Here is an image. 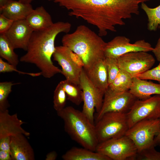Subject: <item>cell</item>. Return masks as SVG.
Instances as JSON below:
<instances>
[{
  "label": "cell",
  "mask_w": 160,
  "mask_h": 160,
  "mask_svg": "<svg viewBox=\"0 0 160 160\" xmlns=\"http://www.w3.org/2000/svg\"><path fill=\"white\" fill-rule=\"evenodd\" d=\"M15 48L5 33L0 34V56L9 63L16 66L20 60Z\"/></svg>",
  "instance_id": "cell-23"
},
{
  "label": "cell",
  "mask_w": 160,
  "mask_h": 160,
  "mask_svg": "<svg viewBox=\"0 0 160 160\" xmlns=\"http://www.w3.org/2000/svg\"><path fill=\"white\" fill-rule=\"evenodd\" d=\"M64 160H111L107 156L86 148L73 147L62 156Z\"/></svg>",
  "instance_id": "cell-21"
},
{
  "label": "cell",
  "mask_w": 160,
  "mask_h": 160,
  "mask_svg": "<svg viewBox=\"0 0 160 160\" xmlns=\"http://www.w3.org/2000/svg\"><path fill=\"white\" fill-rule=\"evenodd\" d=\"M136 77L141 79L156 81L160 84V62L157 66L137 75Z\"/></svg>",
  "instance_id": "cell-31"
},
{
  "label": "cell",
  "mask_w": 160,
  "mask_h": 160,
  "mask_svg": "<svg viewBox=\"0 0 160 160\" xmlns=\"http://www.w3.org/2000/svg\"><path fill=\"white\" fill-rule=\"evenodd\" d=\"M24 135L20 134L11 137V156L12 160H34L33 149Z\"/></svg>",
  "instance_id": "cell-16"
},
{
  "label": "cell",
  "mask_w": 160,
  "mask_h": 160,
  "mask_svg": "<svg viewBox=\"0 0 160 160\" xmlns=\"http://www.w3.org/2000/svg\"><path fill=\"white\" fill-rule=\"evenodd\" d=\"M152 52L158 61L160 62V35L156 45Z\"/></svg>",
  "instance_id": "cell-34"
},
{
  "label": "cell",
  "mask_w": 160,
  "mask_h": 160,
  "mask_svg": "<svg viewBox=\"0 0 160 160\" xmlns=\"http://www.w3.org/2000/svg\"><path fill=\"white\" fill-rule=\"evenodd\" d=\"M16 72L20 74H26L32 77H37L41 75L40 72L38 73H28L20 71L17 70L15 66L0 58V73H4L7 72Z\"/></svg>",
  "instance_id": "cell-30"
},
{
  "label": "cell",
  "mask_w": 160,
  "mask_h": 160,
  "mask_svg": "<svg viewBox=\"0 0 160 160\" xmlns=\"http://www.w3.org/2000/svg\"><path fill=\"white\" fill-rule=\"evenodd\" d=\"M73 51L64 46L55 47L53 55L54 60L57 62L62 68V73L65 79L77 85L79 84L80 76L83 68L74 60Z\"/></svg>",
  "instance_id": "cell-13"
},
{
  "label": "cell",
  "mask_w": 160,
  "mask_h": 160,
  "mask_svg": "<svg viewBox=\"0 0 160 160\" xmlns=\"http://www.w3.org/2000/svg\"><path fill=\"white\" fill-rule=\"evenodd\" d=\"M83 92V105L82 111L90 121L94 124V113L100 111L104 92L95 86L88 78L83 68L80 75L79 84Z\"/></svg>",
  "instance_id": "cell-8"
},
{
  "label": "cell",
  "mask_w": 160,
  "mask_h": 160,
  "mask_svg": "<svg viewBox=\"0 0 160 160\" xmlns=\"http://www.w3.org/2000/svg\"><path fill=\"white\" fill-rule=\"evenodd\" d=\"M25 20L33 31L46 29L54 23L51 15L42 6L33 9Z\"/></svg>",
  "instance_id": "cell-20"
},
{
  "label": "cell",
  "mask_w": 160,
  "mask_h": 160,
  "mask_svg": "<svg viewBox=\"0 0 160 160\" xmlns=\"http://www.w3.org/2000/svg\"><path fill=\"white\" fill-rule=\"evenodd\" d=\"M133 79L128 73L120 69L115 79L108 85V89L116 93L129 91L132 86Z\"/></svg>",
  "instance_id": "cell-22"
},
{
  "label": "cell",
  "mask_w": 160,
  "mask_h": 160,
  "mask_svg": "<svg viewBox=\"0 0 160 160\" xmlns=\"http://www.w3.org/2000/svg\"><path fill=\"white\" fill-rule=\"evenodd\" d=\"M33 9L31 4L10 0L0 11L1 14L15 21L25 20Z\"/></svg>",
  "instance_id": "cell-18"
},
{
  "label": "cell",
  "mask_w": 160,
  "mask_h": 160,
  "mask_svg": "<svg viewBox=\"0 0 160 160\" xmlns=\"http://www.w3.org/2000/svg\"><path fill=\"white\" fill-rule=\"evenodd\" d=\"M150 44L144 39L130 43V39L124 36H118L106 42L104 54L105 57L118 58L125 54L133 52L152 51Z\"/></svg>",
  "instance_id": "cell-11"
},
{
  "label": "cell",
  "mask_w": 160,
  "mask_h": 160,
  "mask_svg": "<svg viewBox=\"0 0 160 160\" xmlns=\"http://www.w3.org/2000/svg\"><path fill=\"white\" fill-rule=\"evenodd\" d=\"M60 82L66 93L67 99L76 105H80L83 101V92L79 85L66 79Z\"/></svg>",
  "instance_id": "cell-24"
},
{
  "label": "cell",
  "mask_w": 160,
  "mask_h": 160,
  "mask_svg": "<svg viewBox=\"0 0 160 160\" xmlns=\"http://www.w3.org/2000/svg\"><path fill=\"white\" fill-rule=\"evenodd\" d=\"M71 27L68 22L58 21L46 29L33 31L26 52L20 61L35 65L45 78H50L61 73V70L54 65L52 60L55 49V40L60 33L69 32Z\"/></svg>",
  "instance_id": "cell-2"
},
{
  "label": "cell",
  "mask_w": 160,
  "mask_h": 160,
  "mask_svg": "<svg viewBox=\"0 0 160 160\" xmlns=\"http://www.w3.org/2000/svg\"><path fill=\"white\" fill-rule=\"evenodd\" d=\"M95 127L99 143L123 137L129 128L127 113H106L96 121Z\"/></svg>",
  "instance_id": "cell-5"
},
{
  "label": "cell",
  "mask_w": 160,
  "mask_h": 160,
  "mask_svg": "<svg viewBox=\"0 0 160 160\" xmlns=\"http://www.w3.org/2000/svg\"><path fill=\"white\" fill-rule=\"evenodd\" d=\"M160 132V118L146 119L138 122L129 128L125 135L133 141L138 153L154 145V139Z\"/></svg>",
  "instance_id": "cell-6"
},
{
  "label": "cell",
  "mask_w": 160,
  "mask_h": 160,
  "mask_svg": "<svg viewBox=\"0 0 160 160\" xmlns=\"http://www.w3.org/2000/svg\"><path fill=\"white\" fill-rule=\"evenodd\" d=\"M11 137H7L0 139V150L10 152V143Z\"/></svg>",
  "instance_id": "cell-33"
},
{
  "label": "cell",
  "mask_w": 160,
  "mask_h": 160,
  "mask_svg": "<svg viewBox=\"0 0 160 160\" xmlns=\"http://www.w3.org/2000/svg\"><path fill=\"white\" fill-rule=\"evenodd\" d=\"M129 128L138 122L160 118V95L145 99H137L127 113Z\"/></svg>",
  "instance_id": "cell-9"
},
{
  "label": "cell",
  "mask_w": 160,
  "mask_h": 160,
  "mask_svg": "<svg viewBox=\"0 0 160 160\" xmlns=\"http://www.w3.org/2000/svg\"><path fill=\"white\" fill-rule=\"evenodd\" d=\"M104 61L108 74L109 85L115 79L120 69L118 63L117 58L105 57Z\"/></svg>",
  "instance_id": "cell-28"
},
{
  "label": "cell",
  "mask_w": 160,
  "mask_h": 160,
  "mask_svg": "<svg viewBox=\"0 0 160 160\" xmlns=\"http://www.w3.org/2000/svg\"><path fill=\"white\" fill-rule=\"evenodd\" d=\"M154 144L155 146H160V132L159 134L155 137L154 140Z\"/></svg>",
  "instance_id": "cell-37"
},
{
  "label": "cell",
  "mask_w": 160,
  "mask_h": 160,
  "mask_svg": "<svg viewBox=\"0 0 160 160\" xmlns=\"http://www.w3.org/2000/svg\"><path fill=\"white\" fill-rule=\"evenodd\" d=\"M62 45L77 54L84 63V69L105 58L106 42L101 37L86 26H78L73 33H66L62 39Z\"/></svg>",
  "instance_id": "cell-3"
},
{
  "label": "cell",
  "mask_w": 160,
  "mask_h": 160,
  "mask_svg": "<svg viewBox=\"0 0 160 160\" xmlns=\"http://www.w3.org/2000/svg\"><path fill=\"white\" fill-rule=\"evenodd\" d=\"M141 7L148 18L147 27L151 31H156L160 27V5L154 8L149 7L145 2L141 3Z\"/></svg>",
  "instance_id": "cell-25"
},
{
  "label": "cell",
  "mask_w": 160,
  "mask_h": 160,
  "mask_svg": "<svg viewBox=\"0 0 160 160\" xmlns=\"http://www.w3.org/2000/svg\"><path fill=\"white\" fill-rule=\"evenodd\" d=\"M19 83H13L11 81H4L0 83V111L8 109L9 105L7 100L12 92V86Z\"/></svg>",
  "instance_id": "cell-27"
},
{
  "label": "cell",
  "mask_w": 160,
  "mask_h": 160,
  "mask_svg": "<svg viewBox=\"0 0 160 160\" xmlns=\"http://www.w3.org/2000/svg\"><path fill=\"white\" fill-rule=\"evenodd\" d=\"M14 21L0 14V34L5 33L9 29Z\"/></svg>",
  "instance_id": "cell-32"
},
{
  "label": "cell",
  "mask_w": 160,
  "mask_h": 160,
  "mask_svg": "<svg viewBox=\"0 0 160 160\" xmlns=\"http://www.w3.org/2000/svg\"><path fill=\"white\" fill-rule=\"evenodd\" d=\"M33 31L26 20H23L14 21L5 34L15 49L26 51Z\"/></svg>",
  "instance_id": "cell-14"
},
{
  "label": "cell",
  "mask_w": 160,
  "mask_h": 160,
  "mask_svg": "<svg viewBox=\"0 0 160 160\" xmlns=\"http://www.w3.org/2000/svg\"><path fill=\"white\" fill-rule=\"evenodd\" d=\"M66 93L60 82L57 86L54 91L53 107L57 112L65 107L67 99Z\"/></svg>",
  "instance_id": "cell-26"
},
{
  "label": "cell",
  "mask_w": 160,
  "mask_h": 160,
  "mask_svg": "<svg viewBox=\"0 0 160 160\" xmlns=\"http://www.w3.org/2000/svg\"><path fill=\"white\" fill-rule=\"evenodd\" d=\"M69 11L68 15L80 18L98 29V35L115 32L124 20L139 14V4L148 0H48Z\"/></svg>",
  "instance_id": "cell-1"
},
{
  "label": "cell",
  "mask_w": 160,
  "mask_h": 160,
  "mask_svg": "<svg viewBox=\"0 0 160 160\" xmlns=\"http://www.w3.org/2000/svg\"><path fill=\"white\" fill-rule=\"evenodd\" d=\"M90 81L96 88L105 92L108 87V77L104 59L99 60L91 66L84 69Z\"/></svg>",
  "instance_id": "cell-17"
},
{
  "label": "cell",
  "mask_w": 160,
  "mask_h": 160,
  "mask_svg": "<svg viewBox=\"0 0 160 160\" xmlns=\"http://www.w3.org/2000/svg\"><path fill=\"white\" fill-rule=\"evenodd\" d=\"M20 1L26 3L30 4L34 0H18Z\"/></svg>",
  "instance_id": "cell-39"
},
{
  "label": "cell",
  "mask_w": 160,
  "mask_h": 160,
  "mask_svg": "<svg viewBox=\"0 0 160 160\" xmlns=\"http://www.w3.org/2000/svg\"><path fill=\"white\" fill-rule=\"evenodd\" d=\"M24 123L18 118L17 113L10 115L8 109L0 111V139L20 134L29 136L30 133L21 127Z\"/></svg>",
  "instance_id": "cell-15"
},
{
  "label": "cell",
  "mask_w": 160,
  "mask_h": 160,
  "mask_svg": "<svg viewBox=\"0 0 160 160\" xmlns=\"http://www.w3.org/2000/svg\"><path fill=\"white\" fill-rule=\"evenodd\" d=\"M57 156V154L56 151H52L49 152L46 156V160H55Z\"/></svg>",
  "instance_id": "cell-36"
},
{
  "label": "cell",
  "mask_w": 160,
  "mask_h": 160,
  "mask_svg": "<svg viewBox=\"0 0 160 160\" xmlns=\"http://www.w3.org/2000/svg\"><path fill=\"white\" fill-rule=\"evenodd\" d=\"M117 60L120 69L133 78L150 69L155 62L152 55L144 51L128 53L120 56Z\"/></svg>",
  "instance_id": "cell-10"
},
{
  "label": "cell",
  "mask_w": 160,
  "mask_h": 160,
  "mask_svg": "<svg viewBox=\"0 0 160 160\" xmlns=\"http://www.w3.org/2000/svg\"><path fill=\"white\" fill-rule=\"evenodd\" d=\"M96 151L111 160H135L137 150L132 140L124 135L99 143Z\"/></svg>",
  "instance_id": "cell-7"
},
{
  "label": "cell",
  "mask_w": 160,
  "mask_h": 160,
  "mask_svg": "<svg viewBox=\"0 0 160 160\" xmlns=\"http://www.w3.org/2000/svg\"><path fill=\"white\" fill-rule=\"evenodd\" d=\"M0 160H12L10 153L7 151L0 150Z\"/></svg>",
  "instance_id": "cell-35"
},
{
  "label": "cell",
  "mask_w": 160,
  "mask_h": 160,
  "mask_svg": "<svg viewBox=\"0 0 160 160\" xmlns=\"http://www.w3.org/2000/svg\"><path fill=\"white\" fill-rule=\"evenodd\" d=\"M152 145L138 152L135 160H160V152L157 151Z\"/></svg>",
  "instance_id": "cell-29"
},
{
  "label": "cell",
  "mask_w": 160,
  "mask_h": 160,
  "mask_svg": "<svg viewBox=\"0 0 160 160\" xmlns=\"http://www.w3.org/2000/svg\"><path fill=\"white\" fill-rule=\"evenodd\" d=\"M129 91L137 99H145L152 95H160V84L135 77Z\"/></svg>",
  "instance_id": "cell-19"
},
{
  "label": "cell",
  "mask_w": 160,
  "mask_h": 160,
  "mask_svg": "<svg viewBox=\"0 0 160 160\" xmlns=\"http://www.w3.org/2000/svg\"><path fill=\"white\" fill-rule=\"evenodd\" d=\"M57 113L64 121L65 131L73 140L83 147L96 151L99 142L95 124L82 111L68 106Z\"/></svg>",
  "instance_id": "cell-4"
},
{
  "label": "cell",
  "mask_w": 160,
  "mask_h": 160,
  "mask_svg": "<svg viewBox=\"0 0 160 160\" xmlns=\"http://www.w3.org/2000/svg\"><path fill=\"white\" fill-rule=\"evenodd\" d=\"M10 0H0V9L6 6Z\"/></svg>",
  "instance_id": "cell-38"
},
{
  "label": "cell",
  "mask_w": 160,
  "mask_h": 160,
  "mask_svg": "<svg viewBox=\"0 0 160 160\" xmlns=\"http://www.w3.org/2000/svg\"><path fill=\"white\" fill-rule=\"evenodd\" d=\"M137 99L129 91L116 93L108 88L104 93L101 108L99 112L97 113L96 121L108 112L127 113Z\"/></svg>",
  "instance_id": "cell-12"
}]
</instances>
